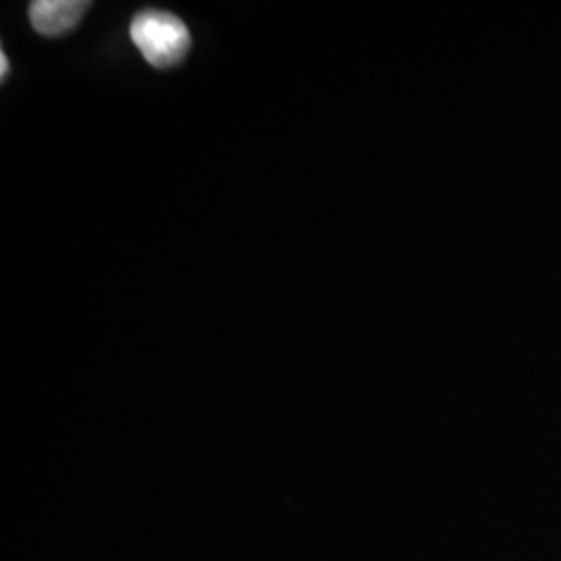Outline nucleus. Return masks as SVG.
I'll return each mask as SVG.
<instances>
[{
	"label": "nucleus",
	"mask_w": 561,
	"mask_h": 561,
	"mask_svg": "<svg viewBox=\"0 0 561 561\" xmlns=\"http://www.w3.org/2000/svg\"><path fill=\"white\" fill-rule=\"evenodd\" d=\"M0 65H2L0 76H2V81H7V76H9V59H7L4 53H0Z\"/></svg>",
	"instance_id": "3"
},
{
	"label": "nucleus",
	"mask_w": 561,
	"mask_h": 561,
	"mask_svg": "<svg viewBox=\"0 0 561 561\" xmlns=\"http://www.w3.org/2000/svg\"><path fill=\"white\" fill-rule=\"evenodd\" d=\"M88 7L81 0H36L30 4V21L42 36H62L78 27Z\"/></svg>",
	"instance_id": "2"
},
{
	"label": "nucleus",
	"mask_w": 561,
	"mask_h": 561,
	"mask_svg": "<svg viewBox=\"0 0 561 561\" xmlns=\"http://www.w3.org/2000/svg\"><path fill=\"white\" fill-rule=\"evenodd\" d=\"M129 36L138 46L141 57L157 69L178 65L185 59L192 46L187 25L178 15L159 9L138 13L131 21Z\"/></svg>",
	"instance_id": "1"
}]
</instances>
